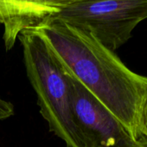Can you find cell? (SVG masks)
Returning <instances> with one entry per match:
<instances>
[{"label": "cell", "mask_w": 147, "mask_h": 147, "mask_svg": "<svg viewBox=\"0 0 147 147\" xmlns=\"http://www.w3.org/2000/svg\"><path fill=\"white\" fill-rule=\"evenodd\" d=\"M62 67L94 95L136 138L147 98V77L130 70L90 33L49 17L36 26Z\"/></svg>", "instance_id": "1"}, {"label": "cell", "mask_w": 147, "mask_h": 147, "mask_svg": "<svg viewBox=\"0 0 147 147\" xmlns=\"http://www.w3.org/2000/svg\"><path fill=\"white\" fill-rule=\"evenodd\" d=\"M141 134L144 138H147V98L144 104L142 116H141Z\"/></svg>", "instance_id": "7"}, {"label": "cell", "mask_w": 147, "mask_h": 147, "mask_svg": "<svg viewBox=\"0 0 147 147\" xmlns=\"http://www.w3.org/2000/svg\"><path fill=\"white\" fill-rule=\"evenodd\" d=\"M65 72L70 87L74 116L84 138L86 146H138L142 138L136 139L107 107L72 75L66 70Z\"/></svg>", "instance_id": "4"}, {"label": "cell", "mask_w": 147, "mask_h": 147, "mask_svg": "<svg viewBox=\"0 0 147 147\" xmlns=\"http://www.w3.org/2000/svg\"><path fill=\"white\" fill-rule=\"evenodd\" d=\"M85 0H0V25L6 50L13 48L20 33L46 18Z\"/></svg>", "instance_id": "5"}, {"label": "cell", "mask_w": 147, "mask_h": 147, "mask_svg": "<svg viewBox=\"0 0 147 147\" xmlns=\"http://www.w3.org/2000/svg\"><path fill=\"white\" fill-rule=\"evenodd\" d=\"M15 114L14 105L0 96V120L11 118Z\"/></svg>", "instance_id": "6"}, {"label": "cell", "mask_w": 147, "mask_h": 147, "mask_svg": "<svg viewBox=\"0 0 147 147\" xmlns=\"http://www.w3.org/2000/svg\"><path fill=\"white\" fill-rule=\"evenodd\" d=\"M52 17L90 33L114 52L147 19V0H85Z\"/></svg>", "instance_id": "3"}, {"label": "cell", "mask_w": 147, "mask_h": 147, "mask_svg": "<svg viewBox=\"0 0 147 147\" xmlns=\"http://www.w3.org/2000/svg\"><path fill=\"white\" fill-rule=\"evenodd\" d=\"M136 147H147V138L143 137L141 138V140H140L139 144L138 146H136Z\"/></svg>", "instance_id": "8"}, {"label": "cell", "mask_w": 147, "mask_h": 147, "mask_svg": "<svg viewBox=\"0 0 147 147\" xmlns=\"http://www.w3.org/2000/svg\"><path fill=\"white\" fill-rule=\"evenodd\" d=\"M18 39L40 113L50 131L67 147H87L74 116L67 74L46 39L36 27L23 30Z\"/></svg>", "instance_id": "2"}]
</instances>
